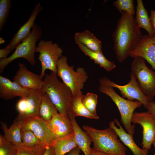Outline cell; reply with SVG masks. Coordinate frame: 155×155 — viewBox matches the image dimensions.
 <instances>
[{"instance_id":"cell-1","label":"cell","mask_w":155,"mask_h":155,"mask_svg":"<svg viewBox=\"0 0 155 155\" xmlns=\"http://www.w3.org/2000/svg\"><path fill=\"white\" fill-rule=\"evenodd\" d=\"M121 14L112 36L114 50L117 60L120 63L129 57L130 53L142 36L134 16L125 11Z\"/></svg>"},{"instance_id":"cell-2","label":"cell","mask_w":155,"mask_h":155,"mask_svg":"<svg viewBox=\"0 0 155 155\" xmlns=\"http://www.w3.org/2000/svg\"><path fill=\"white\" fill-rule=\"evenodd\" d=\"M41 90L46 94L56 107L59 113L71 115L70 106L73 97L70 89L58 79L56 74L51 71L43 80Z\"/></svg>"},{"instance_id":"cell-3","label":"cell","mask_w":155,"mask_h":155,"mask_svg":"<svg viewBox=\"0 0 155 155\" xmlns=\"http://www.w3.org/2000/svg\"><path fill=\"white\" fill-rule=\"evenodd\" d=\"M83 128L91 137L94 149L110 155H127V148L118 139V135L113 128L99 130L86 125L83 126Z\"/></svg>"},{"instance_id":"cell-4","label":"cell","mask_w":155,"mask_h":155,"mask_svg":"<svg viewBox=\"0 0 155 155\" xmlns=\"http://www.w3.org/2000/svg\"><path fill=\"white\" fill-rule=\"evenodd\" d=\"M57 75L71 90L73 97L81 96L84 83L88 75L84 69L78 67L75 71L73 66H69L67 63V58L63 56L57 63Z\"/></svg>"},{"instance_id":"cell-5","label":"cell","mask_w":155,"mask_h":155,"mask_svg":"<svg viewBox=\"0 0 155 155\" xmlns=\"http://www.w3.org/2000/svg\"><path fill=\"white\" fill-rule=\"evenodd\" d=\"M42 33L40 27L35 23L30 35L23 40L16 48L14 53L9 57L0 60V73L14 60L23 58L26 60L32 66L36 64L34 57L36 42L41 37Z\"/></svg>"},{"instance_id":"cell-6","label":"cell","mask_w":155,"mask_h":155,"mask_svg":"<svg viewBox=\"0 0 155 155\" xmlns=\"http://www.w3.org/2000/svg\"><path fill=\"white\" fill-rule=\"evenodd\" d=\"M99 91L109 96L117 106L120 113L121 121L128 133L133 135L134 133V125L131 124V119L135 109L143 105L137 100L132 101L119 96L112 87L100 85Z\"/></svg>"},{"instance_id":"cell-7","label":"cell","mask_w":155,"mask_h":155,"mask_svg":"<svg viewBox=\"0 0 155 155\" xmlns=\"http://www.w3.org/2000/svg\"><path fill=\"white\" fill-rule=\"evenodd\" d=\"M36 52L39 53L38 59L41 66L40 75L42 78L46 76V69L57 74V63L62 55L63 50L57 43L51 40H41L36 46Z\"/></svg>"},{"instance_id":"cell-8","label":"cell","mask_w":155,"mask_h":155,"mask_svg":"<svg viewBox=\"0 0 155 155\" xmlns=\"http://www.w3.org/2000/svg\"><path fill=\"white\" fill-rule=\"evenodd\" d=\"M131 69L142 92L150 101H153L155 95V72L149 68L144 59L140 57L134 58Z\"/></svg>"},{"instance_id":"cell-9","label":"cell","mask_w":155,"mask_h":155,"mask_svg":"<svg viewBox=\"0 0 155 155\" xmlns=\"http://www.w3.org/2000/svg\"><path fill=\"white\" fill-rule=\"evenodd\" d=\"M130 80L127 84L120 85L115 83L107 77L100 78L99 82L100 85L108 86L119 89L122 97L127 100L133 101L134 100L139 101L146 108L149 101H150L141 90L138 82L134 73L131 72Z\"/></svg>"},{"instance_id":"cell-10","label":"cell","mask_w":155,"mask_h":155,"mask_svg":"<svg viewBox=\"0 0 155 155\" xmlns=\"http://www.w3.org/2000/svg\"><path fill=\"white\" fill-rule=\"evenodd\" d=\"M17 120L21 129L32 131L45 148L53 146L57 139L50 129L48 122L39 116Z\"/></svg>"},{"instance_id":"cell-11","label":"cell","mask_w":155,"mask_h":155,"mask_svg":"<svg viewBox=\"0 0 155 155\" xmlns=\"http://www.w3.org/2000/svg\"><path fill=\"white\" fill-rule=\"evenodd\" d=\"M43 92L41 90H31L26 97L21 98L16 104L18 114L15 119L39 116V109Z\"/></svg>"},{"instance_id":"cell-12","label":"cell","mask_w":155,"mask_h":155,"mask_svg":"<svg viewBox=\"0 0 155 155\" xmlns=\"http://www.w3.org/2000/svg\"><path fill=\"white\" fill-rule=\"evenodd\" d=\"M131 122L142 127V149L148 151L151 148L155 135V117L148 112L133 113Z\"/></svg>"},{"instance_id":"cell-13","label":"cell","mask_w":155,"mask_h":155,"mask_svg":"<svg viewBox=\"0 0 155 155\" xmlns=\"http://www.w3.org/2000/svg\"><path fill=\"white\" fill-rule=\"evenodd\" d=\"M133 58L140 57L146 60L155 71V36L143 35L129 53Z\"/></svg>"},{"instance_id":"cell-14","label":"cell","mask_w":155,"mask_h":155,"mask_svg":"<svg viewBox=\"0 0 155 155\" xmlns=\"http://www.w3.org/2000/svg\"><path fill=\"white\" fill-rule=\"evenodd\" d=\"M18 65L19 69L13 81L27 89L41 90L44 82L40 75L29 70L23 63H19Z\"/></svg>"},{"instance_id":"cell-15","label":"cell","mask_w":155,"mask_h":155,"mask_svg":"<svg viewBox=\"0 0 155 155\" xmlns=\"http://www.w3.org/2000/svg\"><path fill=\"white\" fill-rule=\"evenodd\" d=\"M42 9L40 3L35 5L28 20L19 28L9 44L5 48V49L11 51L15 49L23 40L30 35L31 29L34 26L36 19Z\"/></svg>"},{"instance_id":"cell-16","label":"cell","mask_w":155,"mask_h":155,"mask_svg":"<svg viewBox=\"0 0 155 155\" xmlns=\"http://www.w3.org/2000/svg\"><path fill=\"white\" fill-rule=\"evenodd\" d=\"M48 122L50 129L57 139L66 137L74 133L71 120L66 114L58 113Z\"/></svg>"},{"instance_id":"cell-17","label":"cell","mask_w":155,"mask_h":155,"mask_svg":"<svg viewBox=\"0 0 155 155\" xmlns=\"http://www.w3.org/2000/svg\"><path fill=\"white\" fill-rule=\"evenodd\" d=\"M31 90L24 88L9 79L0 76V97L6 100L16 96L23 98L27 96Z\"/></svg>"},{"instance_id":"cell-18","label":"cell","mask_w":155,"mask_h":155,"mask_svg":"<svg viewBox=\"0 0 155 155\" xmlns=\"http://www.w3.org/2000/svg\"><path fill=\"white\" fill-rule=\"evenodd\" d=\"M109 127L113 128L116 132L121 140L127 146L134 155H149L148 150L140 148L133 140V135L127 133L123 128L117 119L109 123Z\"/></svg>"},{"instance_id":"cell-19","label":"cell","mask_w":155,"mask_h":155,"mask_svg":"<svg viewBox=\"0 0 155 155\" xmlns=\"http://www.w3.org/2000/svg\"><path fill=\"white\" fill-rule=\"evenodd\" d=\"M69 117L72 123L74 137L78 146L83 152L84 155H91V148L90 145L93 142L91 137L81 129L76 122L75 117L71 115Z\"/></svg>"},{"instance_id":"cell-20","label":"cell","mask_w":155,"mask_h":155,"mask_svg":"<svg viewBox=\"0 0 155 155\" xmlns=\"http://www.w3.org/2000/svg\"><path fill=\"white\" fill-rule=\"evenodd\" d=\"M74 39L76 44H82L89 49L102 53L101 41L88 30L75 33Z\"/></svg>"},{"instance_id":"cell-21","label":"cell","mask_w":155,"mask_h":155,"mask_svg":"<svg viewBox=\"0 0 155 155\" xmlns=\"http://www.w3.org/2000/svg\"><path fill=\"white\" fill-rule=\"evenodd\" d=\"M136 1L137 5L135 19L138 26L140 28L145 29L151 36H155L148 11L144 6L142 0H137Z\"/></svg>"},{"instance_id":"cell-22","label":"cell","mask_w":155,"mask_h":155,"mask_svg":"<svg viewBox=\"0 0 155 155\" xmlns=\"http://www.w3.org/2000/svg\"><path fill=\"white\" fill-rule=\"evenodd\" d=\"M78 146L73 133L66 137L56 139L52 146L55 155H65Z\"/></svg>"},{"instance_id":"cell-23","label":"cell","mask_w":155,"mask_h":155,"mask_svg":"<svg viewBox=\"0 0 155 155\" xmlns=\"http://www.w3.org/2000/svg\"><path fill=\"white\" fill-rule=\"evenodd\" d=\"M79 47L85 54L93 60L95 63L99 64L107 71L112 70L116 67V65L112 61L107 59L102 53L94 51L87 48L80 43L76 44Z\"/></svg>"},{"instance_id":"cell-24","label":"cell","mask_w":155,"mask_h":155,"mask_svg":"<svg viewBox=\"0 0 155 155\" xmlns=\"http://www.w3.org/2000/svg\"><path fill=\"white\" fill-rule=\"evenodd\" d=\"M0 123L4 134V136L8 141L16 146L23 145L21 136V127L17 120L14 121L9 128L3 122L1 121Z\"/></svg>"},{"instance_id":"cell-25","label":"cell","mask_w":155,"mask_h":155,"mask_svg":"<svg viewBox=\"0 0 155 155\" xmlns=\"http://www.w3.org/2000/svg\"><path fill=\"white\" fill-rule=\"evenodd\" d=\"M58 112L49 96L43 93L39 105V117L48 122Z\"/></svg>"},{"instance_id":"cell-26","label":"cell","mask_w":155,"mask_h":155,"mask_svg":"<svg viewBox=\"0 0 155 155\" xmlns=\"http://www.w3.org/2000/svg\"><path fill=\"white\" fill-rule=\"evenodd\" d=\"M82 96L73 97L70 106L71 115L74 117L81 116L91 119H98V116L92 114L84 105L82 101Z\"/></svg>"},{"instance_id":"cell-27","label":"cell","mask_w":155,"mask_h":155,"mask_svg":"<svg viewBox=\"0 0 155 155\" xmlns=\"http://www.w3.org/2000/svg\"><path fill=\"white\" fill-rule=\"evenodd\" d=\"M21 136L23 145L26 147L31 148L41 146L45 148L42 142L31 130L21 129Z\"/></svg>"},{"instance_id":"cell-28","label":"cell","mask_w":155,"mask_h":155,"mask_svg":"<svg viewBox=\"0 0 155 155\" xmlns=\"http://www.w3.org/2000/svg\"><path fill=\"white\" fill-rule=\"evenodd\" d=\"M82 102L85 107L92 115L98 116L96 112V106L98 101V96L95 94L88 92L81 97Z\"/></svg>"},{"instance_id":"cell-29","label":"cell","mask_w":155,"mask_h":155,"mask_svg":"<svg viewBox=\"0 0 155 155\" xmlns=\"http://www.w3.org/2000/svg\"><path fill=\"white\" fill-rule=\"evenodd\" d=\"M133 2V0H117L113 2V4L120 13L125 11L134 16L135 9Z\"/></svg>"},{"instance_id":"cell-30","label":"cell","mask_w":155,"mask_h":155,"mask_svg":"<svg viewBox=\"0 0 155 155\" xmlns=\"http://www.w3.org/2000/svg\"><path fill=\"white\" fill-rule=\"evenodd\" d=\"M16 146L15 155H42L45 148L41 146L29 148L23 145Z\"/></svg>"},{"instance_id":"cell-31","label":"cell","mask_w":155,"mask_h":155,"mask_svg":"<svg viewBox=\"0 0 155 155\" xmlns=\"http://www.w3.org/2000/svg\"><path fill=\"white\" fill-rule=\"evenodd\" d=\"M10 0H0V31H1L8 18L11 6Z\"/></svg>"},{"instance_id":"cell-32","label":"cell","mask_w":155,"mask_h":155,"mask_svg":"<svg viewBox=\"0 0 155 155\" xmlns=\"http://www.w3.org/2000/svg\"><path fill=\"white\" fill-rule=\"evenodd\" d=\"M16 146L0 135V155H15Z\"/></svg>"},{"instance_id":"cell-33","label":"cell","mask_w":155,"mask_h":155,"mask_svg":"<svg viewBox=\"0 0 155 155\" xmlns=\"http://www.w3.org/2000/svg\"><path fill=\"white\" fill-rule=\"evenodd\" d=\"M146 108L155 117V102L153 101H149Z\"/></svg>"},{"instance_id":"cell-34","label":"cell","mask_w":155,"mask_h":155,"mask_svg":"<svg viewBox=\"0 0 155 155\" xmlns=\"http://www.w3.org/2000/svg\"><path fill=\"white\" fill-rule=\"evenodd\" d=\"M150 18L152 30L155 35V10H151Z\"/></svg>"},{"instance_id":"cell-35","label":"cell","mask_w":155,"mask_h":155,"mask_svg":"<svg viewBox=\"0 0 155 155\" xmlns=\"http://www.w3.org/2000/svg\"><path fill=\"white\" fill-rule=\"evenodd\" d=\"M11 51V50L6 49L5 48L0 49V59L7 57V55Z\"/></svg>"},{"instance_id":"cell-36","label":"cell","mask_w":155,"mask_h":155,"mask_svg":"<svg viewBox=\"0 0 155 155\" xmlns=\"http://www.w3.org/2000/svg\"><path fill=\"white\" fill-rule=\"evenodd\" d=\"M81 150L78 146L73 149L66 155H79Z\"/></svg>"},{"instance_id":"cell-37","label":"cell","mask_w":155,"mask_h":155,"mask_svg":"<svg viewBox=\"0 0 155 155\" xmlns=\"http://www.w3.org/2000/svg\"><path fill=\"white\" fill-rule=\"evenodd\" d=\"M91 155H110L103 152L91 148L90 150Z\"/></svg>"},{"instance_id":"cell-38","label":"cell","mask_w":155,"mask_h":155,"mask_svg":"<svg viewBox=\"0 0 155 155\" xmlns=\"http://www.w3.org/2000/svg\"><path fill=\"white\" fill-rule=\"evenodd\" d=\"M42 155H55L52 146H50L45 148Z\"/></svg>"},{"instance_id":"cell-39","label":"cell","mask_w":155,"mask_h":155,"mask_svg":"<svg viewBox=\"0 0 155 155\" xmlns=\"http://www.w3.org/2000/svg\"><path fill=\"white\" fill-rule=\"evenodd\" d=\"M5 42V40L2 38H0V44H1Z\"/></svg>"},{"instance_id":"cell-40","label":"cell","mask_w":155,"mask_h":155,"mask_svg":"<svg viewBox=\"0 0 155 155\" xmlns=\"http://www.w3.org/2000/svg\"><path fill=\"white\" fill-rule=\"evenodd\" d=\"M152 144H153L155 150V135L152 142Z\"/></svg>"},{"instance_id":"cell-41","label":"cell","mask_w":155,"mask_h":155,"mask_svg":"<svg viewBox=\"0 0 155 155\" xmlns=\"http://www.w3.org/2000/svg\"><path fill=\"white\" fill-rule=\"evenodd\" d=\"M154 155H155V153L154 154Z\"/></svg>"}]
</instances>
